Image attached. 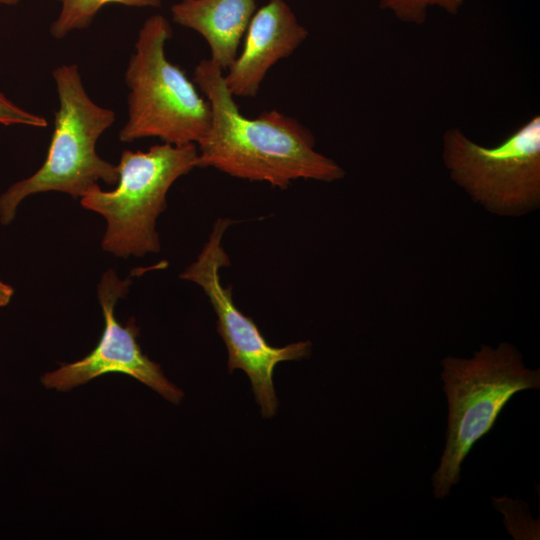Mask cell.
I'll list each match as a JSON object with an SVG mask.
<instances>
[{"instance_id":"obj_1","label":"cell","mask_w":540,"mask_h":540,"mask_svg":"<svg viewBox=\"0 0 540 540\" xmlns=\"http://www.w3.org/2000/svg\"><path fill=\"white\" fill-rule=\"evenodd\" d=\"M193 81L211 107L209 129L196 144L197 167L280 189L297 179L333 182L345 176L334 160L315 150L312 132L297 119L277 110L244 116L223 71L210 59L195 67Z\"/></svg>"},{"instance_id":"obj_2","label":"cell","mask_w":540,"mask_h":540,"mask_svg":"<svg viewBox=\"0 0 540 540\" xmlns=\"http://www.w3.org/2000/svg\"><path fill=\"white\" fill-rule=\"evenodd\" d=\"M448 415L446 442L431 477L436 499L449 496L461 467L476 442L488 434L506 404L519 392L540 389V369H531L511 343L482 344L470 358L441 361Z\"/></svg>"},{"instance_id":"obj_3","label":"cell","mask_w":540,"mask_h":540,"mask_svg":"<svg viewBox=\"0 0 540 540\" xmlns=\"http://www.w3.org/2000/svg\"><path fill=\"white\" fill-rule=\"evenodd\" d=\"M59 107L54 131L42 166L30 177L14 183L0 196V221H13L19 204L32 194L64 192L74 199L99 180L118 182V166L102 159L96 142L115 121V112L96 104L87 94L76 64H63L53 73Z\"/></svg>"},{"instance_id":"obj_4","label":"cell","mask_w":540,"mask_h":540,"mask_svg":"<svg viewBox=\"0 0 540 540\" xmlns=\"http://www.w3.org/2000/svg\"><path fill=\"white\" fill-rule=\"evenodd\" d=\"M171 36L169 21L160 14L147 18L139 30L125 72L128 119L119 132L122 142L157 137L174 145L197 144L209 129L208 100L165 55Z\"/></svg>"},{"instance_id":"obj_5","label":"cell","mask_w":540,"mask_h":540,"mask_svg":"<svg viewBox=\"0 0 540 540\" xmlns=\"http://www.w3.org/2000/svg\"><path fill=\"white\" fill-rule=\"evenodd\" d=\"M197 159L194 143L123 151L116 189L104 191L95 184L80 201L83 208L106 219L102 248L123 258L159 252L156 220L166 209L167 193L178 178L197 167Z\"/></svg>"},{"instance_id":"obj_6","label":"cell","mask_w":540,"mask_h":540,"mask_svg":"<svg viewBox=\"0 0 540 540\" xmlns=\"http://www.w3.org/2000/svg\"><path fill=\"white\" fill-rule=\"evenodd\" d=\"M443 160L452 180L490 212L522 215L540 205V117L535 115L494 147L460 129L443 136Z\"/></svg>"},{"instance_id":"obj_7","label":"cell","mask_w":540,"mask_h":540,"mask_svg":"<svg viewBox=\"0 0 540 540\" xmlns=\"http://www.w3.org/2000/svg\"><path fill=\"white\" fill-rule=\"evenodd\" d=\"M232 223L224 218L216 220L196 260L180 274V278L199 285L209 298L217 315V330L227 347L229 372L241 369L248 375L262 416L271 418L279 405L273 384L276 365L309 357L312 343L299 341L283 347L271 346L256 323L236 307L232 287L223 286L220 276L221 269L231 264L222 240Z\"/></svg>"},{"instance_id":"obj_8","label":"cell","mask_w":540,"mask_h":540,"mask_svg":"<svg viewBox=\"0 0 540 540\" xmlns=\"http://www.w3.org/2000/svg\"><path fill=\"white\" fill-rule=\"evenodd\" d=\"M130 278L119 279L113 269L103 274L98 299L105 327L98 345L83 359L43 375L41 380L45 387L68 391L103 374L118 372L139 380L172 403L182 400L183 392L164 376L159 364L142 352L137 342L139 328L135 319L130 318L123 326L115 317V305L127 294Z\"/></svg>"},{"instance_id":"obj_9","label":"cell","mask_w":540,"mask_h":540,"mask_svg":"<svg viewBox=\"0 0 540 540\" xmlns=\"http://www.w3.org/2000/svg\"><path fill=\"white\" fill-rule=\"evenodd\" d=\"M308 30L286 0H269L257 9L245 33L242 51L224 75L234 97H254L267 72L306 40Z\"/></svg>"},{"instance_id":"obj_10","label":"cell","mask_w":540,"mask_h":540,"mask_svg":"<svg viewBox=\"0 0 540 540\" xmlns=\"http://www.w3.org/2000/svg\"><path fill=\"white\" fill-rule=\"evenodd\" d=\"M256 10V0H180L171 15L176 24L199 33L209 45L210 61L227 71Z\"/></svg>"},{"instance_id":"obj_11","label":"cell","mask_w":540,"mask_h":540,"mask_svg":"<svg viewBox=\"0 0 540 540\" xmlns=\"http://www.w3.org/2000/svg\"><path fill=\"white\" fill-rule=\"evenodd\" d=\"M61 3L58 17L50 26V34L62 39L74 30L90 26L98 12L106 5L119 4L127 7H152L161 5L162 0H57Z\"/></svg>"},{"instance_id":"obj_12","label":"cell","mask_w":540,"mask_h":540,"mask_svg":"<svg viewBox=\"0 0 540 540\" xmlns=\"http://www.w3.org/2000/svg\"><path fill=\"white\" fill-rule=\"evenodd\" d=\"M492 505L504 516L503 524L515 540L540 539V521L531 516L529 507L524 501L501 496L493 497Z\"/></svg>"},{"instance_id":"obj_13","label":"cell","mask_w":540,"mask_h":540,"mask_svg":"<svg viewBox=\"0 0 540 540\" xmlns=\"http://www.w3.org/2000/svg\"><path fill=\"white\" fill-rule=\"evenodd\" d=\"M466 0H379L382 9L391 11L395 17L406 23L423 24L429 7H439L451 15H456Z\"/></svg>"},{"instance_id":"obj_14","label":"cell","mask_w":540,"mask_h":540,"mask_svg":"<svg viewBox=\"0 0 540 540\" xmlns=\"http://www.w3.org/2000/svg\"><path fill=\"white\" fill-rule=\"evenodd\" d=\"M0 123L4 125L21 124L33 127H46L47 120L14 104L0 92Z\"/></svg>"},{"instance_id":"obj_15","label":"cell","mask_w":540,"mask_h":540,"mask_svg":"<svg viewBox=\"0 0 540 540\" xmlns=\"http://www.w3.org/2000/svg\"><path fill=\"white\" fill-rule=\"evenodd\" d=\"M13 288L5 284L0 280V307L5 306L9 303L11 297L13 296Z\"/></svg>"},{"instance_id":"obj_16","label":"cell","mask_w":540,"mask_h":540,"mask_svg":"<svg viewBox=\"0 0 540 540\" xmlns=\"http://www.w3.org/2000/svg\"><path fill=\"white\" fill-rule=\"evenodd\" d=\"M20 0H0V5H16Z\"/></svg>"}]
</instances>
